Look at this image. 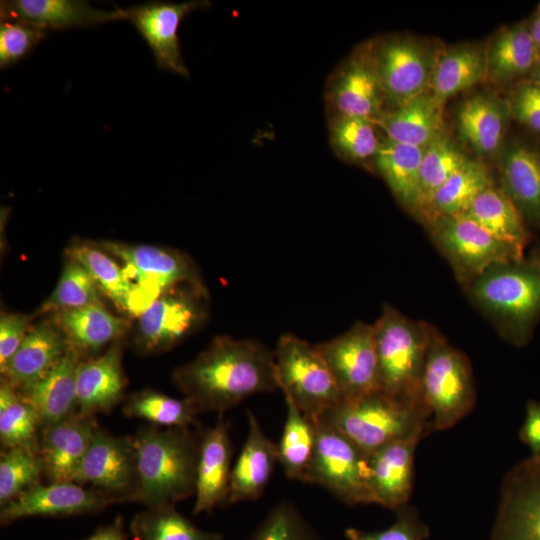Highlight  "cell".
Wrapping results in <instances>:
<instances>
[{
	"label": "cell",
	"instance_id": "6da1fadb",
	"mask_svg": "<svg viewBox=\"0 0 540 540\" xmlns=\"http://www.w3.org/2000/svg\"><path fill=\"white\" fill-rule=\"evenodd\" d=\"M172 379L201 412L223 415L250 396L279 390L275 353L255 339L219 335Z\"/></svg>",
	"mask_w": 540,
	"mask_h": 540
},
{
	"label": "cell",
	"instance_id": "7a4b0ae2",
	"mask_svg": "<svg viewBox=\"0 0 540 540\" xmlns=\"http://www.w3.org/2000/svg\"><path fill=\"white\" fill-rule=\"evenodd\" d=\"M201 432L143 426L133 436L139 500L146 508L175 505L195 494Z\"/></svg>",
	"mask_w": 540,
	"mask_h": 540
},
{
	"label": "cell",
	"instance_id": "3957f363",
	"mask_svg": "<svg viewBox=\"0 0 540 540\" xmlns=\"http://www.w3.org/2000/svg\"><path fill=\"white\" fill-rule=\"evenodd\" d=\"M374 328L380 391L427 412L421 382L436 329L425 321L407 317L389 304L383 306Z\"/></svg>",
	"mask_w": 540,
	"mask_h": 540
},
{
	"label": "cell",
	"instance_id": "277c9868",
	"mask_svg": "<svg viewBox=\"0 0 540 540\" xmlns=\"http://www.w3.org/2000/svg\"><path fill=\"white\" fill-rule=\"evenodd\" d=\"M472 303L512 343L526 340L540 314V267L520 261L495 265L465 288Z\"/></svg>",
	"mask_w": 540,
	"mask_h": 540
},
{
	"label": "cell",
	"instance_id": "5b68a950",
	"mask_svg": "<svg viewBox=\"0 0 540 540\" xmlns=\"http://www.w3.org/2000/svg\"><path fill=\"white\" fill-rule=\"evenodd\" d=\"M317 420L344 434L367 455L387 443L413 436L424 438L432 433L425 410L380 390L355 400L341 401Z\"/></svg>",
	"mask_w": 540,
	"mask_h": 540
},
{
	"label": "cell",
	"instance_id": "8992f818",
	"mask_svg": "<svg viewBox=\"0 0 540 540\" xmlns=\"http://www.w3.org/2000/svg\"><path fill=\"white\" fill-rule=\"evenodd\" d=\"M421 391L432 432L457 424L471 412L476 401L468 357L437 330L428 350Z\"/></svg>",
	"mask_w": 540,
	"mask_h": 540
},
{
	"label": "cell",
	"instance_id": "52a82bcc",
	"mask_svg": "<svg viewBox=\"0 0 540 540\" xmlns=\"http://www.w3.org/2000/svg\"><path fill=\"white\" fill-rule=\"evenodd\" d=\"M274 353L279 390L306 416L315 421L342 401L335 378L315 344L285 333Z\"/></svg>",
	"mask_w": 540,
	"mask_h": 540
},
{
	"label": "cell",
	"instance_id": "ba28073f",
	"mask_svg": "<svg viewBox=\"0 0 540 540\" xmlns=\"http://www.w3.org/2000/svg\"><path fill=\"white\" fill-rule=\"evenodd\" d=\"M314 452L304 483L320 485L349 506L375 504L369 457L335 428L315 421Z\"/></svg>",
	"mask_w": 540,
	"mask_h": 540
},
{
	"label": "cell",
	"instance_id": "9c48e42d",
	"mask_svg": "<svg viewBox=\"0 0 540 540\" xmlns=\"http://www.w3.org/2000/svg\"><path fill=\"white\" fill-rule=\"evenodd\" d=\"M426 226L434 245L464 288L495 265L523 259V253L463 214L438 217Z\"/></svg>",
	"mask_w": 540,
	"mask_h": 540
},
{
	"label": "cell",
	"instance_id": "30bf717a",
	"mask_svg": "<svg viewBox=\"0 0 540 540\" xmlns=\"http://www.w3.org/2000/svg\"><path fill=\"white\" fill-rule=\"evenodd\" d=\"M207 309L202 282L182 284L161 294L138 316L136 350L155 354L172 349L203 324Z\"/></svg>",
	"mask_w": 540,
	"mask_h": 540
},
{
	"label": "cell",
	"instance_id": "8fae6325",
	"mask_svg": "<svg viewBox=\"0 0 540 540\" xmlns=\"http://www.w3.org/2000/svg\"><path fill=\"white\" fill-rule=\"evenodd\" d=\"M98 244L124 264L144 310L161 294L179 285L201 282L189 257L174 249L107 240Z\"/></svg>",
	"mask_w": 540,
	"mask_h": 540
},
{
	"label": "cell",
	"instance_id": "7c38bea8",
	"mask_svg": "<svg viewBox=\"0 0 540 540\" xmlns=\"http://www.w3.org/2000/svg\"><path fill=\"white\" fill-rule=\"evenodd\" d=\"M315 346L335 378L342 401L380 390L374 324L356 322L345 332Z\"/></svg>",
	"mask_w": 540,
	"mask_h": 540
},
{
	"label": "cell",
	"instance_id": "4fadbf2b",
	"mask_svg": "<svg viewBox=\"0 0 540 540\" xmlns=\"http://www.w3.org/2000/svg\"><path fill=\"white\" fill-rule=\"evenodd\" d=\"M74 482L90 485L115 504L138 502L139 480L133 437L115 436L98 426Z\"/></svg>",
	"mask_w": 540,
	"mask_h": 540
},
{
	"label": "cell",
	"instance_id": "5bb4252c",
	"mask_svg": "<svg viewBox=\"0 0 540 540\" xmlns=\"http://www.w3.org/2000/svg\"><path fill=\"white\" fill-rule=\"evenodd\" d=\"M490 540H540V456L505 474Z\"/></svg>",
	"mask_w": 540,
	"mask_h": 540
},
{
	"label": "cell",
	"instance_id": "9a60e30c",
	"mask_svg": "<svg viewBox=\"0 0 540 540\" xmlns=\"http://www.w3.org/2000/svg\"><path fill=\"white\" fill-rule=\"evenodd\" d=\"M115 502L91 487L76 482L38 484L0 507L6 526L26 517H69L93 514Z\"/></svg>",
	"mask_w": 540,
	"mask_h": 540
},
{
	"label": "cell",
	"instance_id": "2e32d148",
	"mask_svg": "<svg viewBox=\"0 0 540 540\" xmlns=\"http://www.w3.org/2000/svg\"><path fill=\"white\" fill-rule=\"evenodd\" d=\"M209 5L208 1L198 0L183 3L153 1L131 6L124 11L126 20L134 25L151 48L157 66L189 77L177 31L186 15Z\"/></svg>",
	"mask_w": 540,
	"mask_h": 540
},
{
	"label": "cell",
	"instance_id": "e0dca14e",
	"mask_svg": "<svg viewBox=\"0 0 540 540\" xmlns=\"http://www.w3.org/2000/svg\"><path fill=\"white\" fill-rule=\"evenodd\" d=\"M372 59L384 97L396 107L424 93L430 83L429 59L423 48L410 39L383 42L372 53Z\"/></svg>",
	"mask_w": 540,
	"mask_h": 540
},
{
	"label": "cell",
	"instance_id": "ac0fdd59",
	"mask_svg": "<svg viewBox=\"0 0 540 540\" xmlns=\"http://www.w3.org/2000/svg\"><path fill=\"white\" fill-rule=\"evenodd\" d=\"M95 416L76 413L41 429L38 455L50 482H74L98 427Z\"/></svg>",
	"mask_w": 540,
	"mask_h": 540
},
{
	"label": "cell",
	"instance_id": "d6986e66",
	"mask_svg": "<svg viewBox=\"0 0 540 540\" xmlns=\"http://www.w3.org/2000/svg\"><path fill=\"white\" fill-rule=\"evenodd\" d=\"M230 423L221 416L201 432L196 469L193 514L212 512L227 504L231 476Z\"/></svg>",
	"mask_w": 540,
	"mask_h": 540
},
{
	"label": "cell",
	"instance_id": "ffe728a7",
	"mask_svg": "<svg viewBox=\"0 0 540 540\" xmlns=\"http://www.w3.org/2000/svg\"><path fill=\"white\" fill-rule=\"evenodd\" d=\"M383 97L372 55L349 59L334 74L326 91L333 116L364 118L373 122L382 116Z\"/></svg>",
	"mask_w": 540,
	"mask_h": 540
},
{
	"label": "cell",
	"instance_id": "44dd1931",
	"mask_svg": "<svg viewBox=\"0 0 540 540\" xmlns=\"http://www.w3.org/2000/svg\"><path fill=\"white\" fill-rule=\"evenodd\" d=\"M70 346L53 318L33 323L16 353L0 368L1 379L19 391L28 388L44 377Z\"/></svg>",
	"mask_w": 540,
	"mask_h": 540
},
{
	"label": "cell",
	"instance_id": "7402d4cb",
	"mask_svg": "<svg viewBox=\"0 0 540 540\" xmlns=\"http://www.w3.org/2000/svg\"><path fill=\"white\" fill-rule=\"evenodd\" d=\"M1 19L19 20L46 32L93 27L124 20V9L99 10L87 1L78 0H5L0 4Z\"/></svg>",
	"mask_w": 540,
	"mask_h": 540
},
{
	"label": "cell",
	"instance_id": "603a6c76",
	"mask_svg": "<svg viewBox=\"0 0 540 540\" xmlns=\"http://www.w3.org/2000/svg\"><path fill=\"white\" fill-rule=\"evenodd\" d=\"M122 353V342L118 340L98 357L81 360L76 374L77 413H109L122 401L127 386Z\"/></svg>",
	"mask_w": 540,
	"mask_h": 540
},
{
	"label": "cell",
	"instance_id": "cb8c5ba5",
	"mask_svg": "<svg viewBox=\"0 0 540 540\" xmlns=\"http://www.w3.org/2000/svg\"><path fill=\"white\" fill-rule=\"evenodd\" d=\"M421 439L413 436L396 440L368 455L375 504L396 510L408 503L413 489L415 451Z\"/></svg>",
	"mask_w": 540,
	"mask_h": 540
},
{
	"label": "cell",
	"instance_id": "d4e9b609",
	"mask_svg": "<svg viewBox=\"0 0 540 540\" xmlns=\"http://www.w3.org/2000/svg\"><path fill=\"white\" fill-rule=\"evenodd\" d=\"M248 434L232 467L227 504L260 498L278 462V444L263 431L252 411L247 412Z\"/></svg>",
	"mask_w": 540,
	"mask_h": 540
},
{
	"label": "cell",
	"instance_id": "484cf974",
	"mask_svg": "<svg viewBox=\"0 0 540 540\" xmlns=\"http://www.w3.org/2000/svg\"><path fill=\"white\" fill-rule=\"evenodd\" d=\"M82 355L72 346L39 381L18 390L36 412L41 429L78 412L76 374Z\"/></svg>",
	"mask_w": 540,
	"mask_h": 540
},
{
	"label": "cell",
	"instance_id": "4316f807",
	"mask_svg": "<svg viewBox=\"0 0 540 540\" xmlns=\"http://www.w3.org/2000/svg\"><path fill=\"white\" fill-rule=\"evenodd\" d=\"M65 255L84 266L100 292L120 310L133 316H139L144 311L137 288L124 268L99 245L75 241L67 247Z\"/></svg>",
	"mask_w": 540,
	"mask_h": 540
},
{
	"label": "cell",
	"instance_id": "83f0119b",
	"mask_svg": "<svg viewBox=\"0 0 540 540\" xmlns=\"http://www.w3.org/2000/svg\"><path fill=\"white\" fill-rule=\"evenodd\" d=\"M375 123L383 128L388 139L425 148L443 134V102L424 92L382 114Z\"/></svg>",
	"mask_w": 540,
	"mask_h": 540
},
{
	"label": "cell",
	"instance_id": "f1b7e54d",
	"mask_svg": "<svg viewBox=\"0 0 540 540\" xmlns=\"http://www.w3.org/2000/svg\"><path fill=\"white\" fill-rule=\"evenodd\" d=\"M53 319L82 356L121 340L129 328L126 318L113 315L101 302L54 313Z\"/></svg>",
	"mask_w": 540,
	"mask_h": 540
},
{
	"label": "cell",
	"instance_id": "f546056e",
	"mask_svg": "<svg viewBox=\"0 0 540 540\" xmlns=\"http://www.w3.org/2000/svg\"><path fill=\"white\" fill-rule=\"evenodd\" d=\"M421 147L386 139L381 142L374 163L394 197L418 217Z\"/></svg>",
	"mask_w": 540,
	"mask_h": 540
},
{
	"label": "cell",
	"instance_id": "4dcf8cb0",
	"mask_svg": "<svg viewBox=\"0 0 540 540\" xmlns=\"http://www.w3.org/2000/svg\"><path fill=\"white\" fill-rule=\"evenodd\" d=\"M462 214L501 242L523 253L528 236L522 213L502 188L488 187Z\"/></svg>",
	"mask_w": 540,
	"mask_h": 540
},
{
	"label": "cell",
	"instance_id": "1f68e13d",
	"mask_svg": "<svg viewBox=\"0 0 540 540\" xmlns=\"http://www.w3.org/2000/svg\"><path fill=\"white\" fill-rule=\"evenodd\" d=\"M508 107L489 95H476L465 101L457 113L461 138L480 154L495 152L502 141Z\"/></svg>",
	"mask_w": 540,
	"mask_h": 540
},
{
	"label": "cell",
	"instance_id": "d6a6232c",
	"mask_svg": "<svg viewBox=\"0 0 540 540\" xmlns=\"http://www.w3.org/2000/svg\"><path fill=\"white\" fill-rule=\"evenodd\" d=\"M501 179L520 212L540 220V154L523 145L509 147L501 160Z\"/></svg>",
	"mask_w": 540,
	"mask_h": 540
},
{
	"label": "cell",
	"instance_id": "836d02e7",
	"mask_svg": "<svg viewBox=\"0 0 540 540\" xmlns=\"http://www.w3.org/2000/svg\"><path fill=\"white\" fill-rule=\"evenodd\" d=\"M283 396L286 419L278 443V459L288 479L303 482L314 452L315 421L306 416L290 397Z\"/></svg>",
	"mask_w": 540,
	"mask_h": 540
},
{
	"label": "cell",
	"instance_id": "e575fe53",
	"mask_svg": "<svg viewBox=\"0 0 540 540\" xmlns=\"http://www.w3.org/2000/svg\"><path fill=\"white\" fill-rule=\"evenodd\" d=\"M487 76L486 56L474 47L462 46L445 52L431 74L432 94L444 102Z\"/></svg>",
	"mask_w": 540,
	"mask_h": 540
},
{
	"label": "cell",
	"instance_id": "d590c367",
	"mask_svg": "<svg viewBox=\"0 0 540 540\" xmlns=\"http://www.w3.org/2000/svg\"><path fill=\"white\" fill-rule=\"evenodd\" d=\"M492 185L485 164L468 159L434 195L425 225L438 217L464 213Z\"/></svg>",
	"mask_w": 540,
	"mask_h": 540
},
{
	"label": "cell",
	"instance_id": "8d00e7d4",
	"mask_svg": "<svg viewBox=\"0 0 540 540\" xmlns=\"http://www.w3.org/2000/svg\"><path fill=\"white\" fill-rule=\"evenodd\" d=\"M40 420L21 393L1 379L0 442L2 449L20 447L38 454Z\"/></svg>",
	"mask_w": 540,
	"mask_h": 540
},
{
	"label": "cell",
	"instance_id": "74e56055",
	"mask_svg": "<svg viewBox=\"0 0 540 540\" xmlns=\"http://www.w3.org/2000/svg\"><path fill=\"white\" fill-rule=\"evenodd\" d=\"M530 29L518 25L495 37L486 54L487 75L504 81L527 72L538 58Z\"/></svg>",
	"mask_w": 540,
	"mask_h": 540
},
{
	"label": "cell",
	"instance_id": "f35d334b",
	"mask_svg": "<svg viewBox=\"0 0 540 540\" xmlns=\"http://www.w3.org/2000/svg\"><path fill=\"white\" fill-rule=\"evenodd\" d=\"M122 412L126 417L141 419L162 428L192 427L200 413L187 398H175L152 389L128 397Z\"/></svg>",
	"mask_w": 540,
	"mask_h": 540
},
{
	"label": "cell",
	"instance_id": "ab89813d",
	"mask_svg": "<svg viewBox=\"0 0 540 540\" xmlns=\"http://www.w3.org/2000/svg\"><path fill=\"white\" fill-rule=\"evenodd\" d=\"M468 160L444 134L424 149L420 167L418 219L425 224L436 192Z\"/></svg>",
	"mask_w": 540,
	"mask_h": 540
},
{
	"label": "cell",
	"instance_id": "60d3db41",
	"mask_svg": "<svg viewBox=\"0 0 540 540\" xmlns=\"http://www.w3.org/2000/svg\"><path fill=\"white\" fill-rule=\"evenodd\" d=\"M129 528L135 540H223L220 532L200 529L175 505L146 508L133 516Z\"/></svg>",
	"mask_w": 540,
	"mask_h": 540
},
{
	"label": "cell",
	"instance_id": "b9f144b4",
	"mask_svg": "<svg viewBox=\"0 0 540 540\" xmlns=\"http://www.w3.org/2000/svg\"><path fill=\"white\" fill-rule=\"evenodd\" d=\"M100 293L88 270L68 259L55 289L33 316L75 310L100 302Z\"/></svg>",
	"mask_w": 540,
	"mask_h": 540
},
{
	"label": "cell",
	"instance_id": "7bdbcfd3",
	"mask_svg": "<svg viewBox=\"0 0 540 540\" xmlns=\"http://www.w3.org/2000/svg\"><path fill=\"white\" fill-rule=\"evenodd\" d=\"M375 124L364 118L332 116L329 123L332 147L347 161L363 163L374 160L381 145Z\"/></svg>",
	"mask_w": 540,
	"mask_h": 540
},
{
	"label": "cell",
	"instance_id": "ee69618b",
	"mask_svg": "<svg viewBox=\"0 0 540 540\" xmlns=\"http://www.w3.org/2000/svg\"><path fill=\"white\" fill-rule=\"evenodd\" d=\"M44 468L39 455L14 447L0 454V507L40 484Z\"/></svg>",
	"mask_w": 540,
	"mask_h": 540
},
{
	"label": "cell",
	"instance_id": "f6af8a7d",
	"mask_svg": "<svg viewBox=\"0 0 540 540\" xmlns=\"http://www.w3.org/2000/svg\"><path fill=\"white\" fill-rule=\"evenodd\" d=\"M248 540H325L290 501L276 504Z\"/></svg>",
	"mask_w": 540,
	"mask_h": 540
},
{
	"label": "cell",
	"instance_id": "bcb514c9",
	"mask_svg": "<svg viewBox=\"0 0 540 540\" xmlns=\"http://www.w3.org/2000/svg\"><path fill=\"white\" fill-rule=\"evenodd\" d=\"M47 36V32L29 23L1 19L0 67L6 69L27 56Z\"/></svg>",
	"mask_w": 540,
	"mask_h": 540
},
{
	"label": "cell",
	"instance_id": "7dc6e473",
	"mask_svg": "<svg viewBox=\"0 0 540 540\" xmlns=\"http://www.w3.org/2000/svg\"><path fill=\"white\" fill-rule=\"evenodd\" d=\"M395 512V521L389 527L377 531L349 527L345 537L347 540H426L429 537V528L414 507L407 503Z\"/></svg>",
	"mask_w": 540,
	"mask_h": 540
},
{
	"label": "cell",
	"instance_id": "c3c4849f",
	"mask_svg": "<svg viewBox=\"0 0 540 540\" xmlns=\"http://www.w3.org/2000/svg\"><path fill=\"white\" fill-rule=\"evenodd\" d=\"M34 316L2 312L0 316V368L16 353L25 339Z\"/></svg>",
	"mask_w": 540,
	"mask_h": 540
},
{
	"label": "cell",
	"instance_id": "681fc988",
	"mask_svg": "<svg viewBox=\"0 0 540 540\" xmlns=\"http://www.w3.org/2000/svg\"><path fill=\"white\" fill-rule=\"evenodd\" d=\"M509 108L519 122L540 132V86L529 84L519 88Z\"/></svg>",
	"mask_w": 540,
	"mask_h": 540
},
{
	"label": "cell",
	"instance_id": "f907efd6",
	"mask_svg": "<svg viewBox=\"0 0 540 540\" xmlns=\"http://www.w3.org/2000/svg\"><path fill=\"white\" fill-rule=\"evenodd\" d=\"M519 438L529 447L532 456H540V402L533 400L527 402Z\"/></svg>",
	"mask_w": 540,
	"mask_h": 540
},
{
	"label": "cell",
	"instance_id": "816d5d0a",
	"mask_svg": "<svg viewBox=\"0 0 540 540\" xmlns=\"http://www.w3.org/2000/svg\"><path fill=\"white\" fill-rule=\"evenodd\" d=\"M83 540H129L124 530L122 519L115 518L111 523L99 526L90 536Z\"/></svg>",
	"mask_w": 540,
	"mask_h": 540
},
{
	"label": "cell",
	"instance_id": "f5cc1de1",
	"mask_svg": "<svg viewBox=\"0 0 540 540\" xmlns=\"http://www.w3.org/2000/svg\"><path fill=\"white\" fill-rule=\"evenodd\" d=\"M530 33L539 53L540 51V12L538 13L537 17L535 18L531 26Z\"/></svg>",
	"mask_w": 540,
	"mask_h": 540
},
{
	"label": "cell",
	"instance_id": "db71d44e",
	"mask_svg": "<svg viewBox=\"0 0 540 540\" xmlns=\"http://www.w3.org/2000/svg\"><path fill=\"white\" fill-rule=\"evenodd\" d=\"M534 77L537 82V85L540 86V53L535 62Z\"/></svg>",
	"mask_w": 540,
	"mask_h": 540
}]
</instances>
